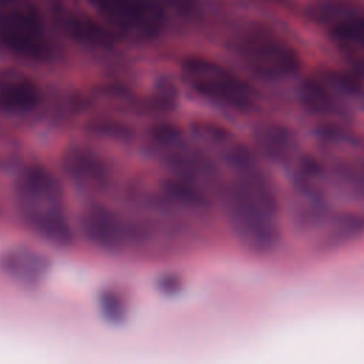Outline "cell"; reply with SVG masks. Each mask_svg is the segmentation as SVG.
<instances>
[{"mask_svg":"<svg viewBox=\"0 0 364 364\" xmlns=\"http://www.w3.org/2000/svg\"><path fill=\"white\" fill-rule=\"evenodd\" d=\"M208 152L218 169V186L228 222L249 249L267 250L277 239V205L273 189L249 149L223 131Z\"/></svg>","mask_w":364,"mask_h":364,"instance_id":"cell-1","label":"cell"},{"mask_svg":"<svg viewBox=\"0 0 364 364\" xmlns=\"http://www.w3.org/2000/svg\"><path fill=\"white\" fill-rule=\"evenodd\" d=\"M13 196L20 220L33 235L54 247L73 243L65 196L51 171L37 164L24 166L14 181Z\"/></svg>","mask_w":364,"mask_h":364,"instance_id":"cell-2","label":"cell"},{"mask_svg":"<svg viewBox=\"0 0 364 364\" xmlns=\"http://www.w3.org/2000/svg\"><path fill=\"white\" fill-rule=\"evenodd\" d=\"M183 84L210 105L245 114L256 104L253 87L226 65L200 55L186 57L181 64Z\"/></svg>","mask_w":364,"mask_h":364,"instance_id":"cell-3","label":"cell"},{"mask_svg":"<svg viewBox=\"0 0 364 364\" xmlns=\"http://www.w3.org/2000/svg\"><path fill=\"white\" fill-rule=\"evenodd\" d=\"M0 51L36 64L54 57V41L33 0H0Z\"/></svg>","mask_w":364,"mask_h":364,"instance_id":"cell-4","label":"cell"},{"mask_svg":"<svg viewBox=\"0 0 364 364\" xmlns=\"http://www.w3.org/2000/svg\"><path fill=\"white\" fill-rule=\"evenodd\" d=\"M230 47L245 68L266 81L284 80L296 74L301 65L296 47L276 30L260 23H252L235 34Z\"/></svg>","mask_w":364,"mask_h":364,"instance_id":"cell-5","label":"cell"},{"mask_svg":"<svg viewBox=\"0 0 364 364\" xmlns=\"http://www.w3.org/2000/svg\"><path fill=\"white\" fill-rule=\"evenodd\" d=\"M149 148L156 159L175 172L176 178L200 188L218 186L219 173L203 148L193 136H186L178 127L159 125L149 134Z\"/></svg>","mask_w":364,"mask_h":364,"instance_id":"cell-6","label":"cell"},{"mask_svg":"<svg viewBox=\"0 0 364 364\" xmlns=\"http://www.w3.org/2000/svg\"><path fill=\"white\" fill-rule=\"evenodd\" d=\"M112 28L129 40L161 36L176 9L175 0H85Z\"/></svg>","mask_w":364,"mask_h":364,"instance_id":"cell-7","label":"cell"},{"mask_svg":"<svg viewBox=\"0 0 364 364\" xmlns=\"http://www.w3.org/2000/svg\"><path fill=\"white\" fill-rule=\"evenodd\" d=\"M81 230L91 245L105 252L129 250L142 239L141 229L131 219L101 205L84 210Z\"/></svg>","mask_w":364,"mask_h":364,"instance_id":"cell-8","label":"cell"},{"mask_svg":"<svg viewBox=\"0 0 364 364\" xmlns=\"http://www.w3.org/2000/svg\"><path fill=\"white\" fill-rule=\"evenodd\" d=\"M311 16L343 48L364 54V9L344 0H317Z\"/></svg>","mask_w":364,"mask_h":364,"instance_id":"cell-9","label":"cell"},{"mask_svg":"<svg viewBox=\"0 0 364 364\" xmlns=\"http://www.w3.org/2000/svg\"><path fill=\"white\" fill-rule=\"evenodd\" d=\"M40 85L27 74L11 70H0V114L11 118L28 117L41 104Z\"/></svg>","mask_w":364,"mask_h":364,"instance_id":"cell-10","label":"cell"},{"mask_svg":"<svg viewBox=\"0 0 364 364\" xmlns=\"http://www.w3.org/2000/svg\"><path fill=\"white\" fill-rule=\"evenodd\" d=\"M61 165L67 178L80 189L100 191L108 183L107 164L88 148H68L63 155Z\"/></svg>","mask_w":364,"mask_h":364,"instance_id":"cell-11","label":"cell"},{"mask_svg":"<svg viewBox=\"0 0 364 364\" xmlns=\"http://www.w3.org/2000/svg\"><path fill=\"white\" fill-rule=\"evenodd\" d=\"M50 269V260L30 247H13L0 255V270L14 283L33 289L37 287Z\"/></svg>","mask_w":364,"mask_h":364,"instance_id":"cell-12","label":"cell"},{"mask_svg":"<svg viewBox=\"0 0 364 364\" xmlns=\"http://www.w3.org/2000/svg\"><path fill=\"white\" fill-rule=\"evenodd\" d=\"M98 304H100V311L107 321L112 324H119L125 320L128 307H127L125 299L119 294V291L112 289L104 290L100 294Z\"/></svg>","mask_w":364,"mask_h":364,"instance_id":"cell-13","label":"cell"},{"mask_svg":"<svg viewBox=\"0 0 364 364\" xmlns=\"http://www.w3.org/2000/svg\"><path fill=\"white\" fill-rule=\"evenodd\" d=\"M181 286H182V282L176 274H165L158 282V287L164 294H175L178 293Z\"/></svg>","mask_w":364,"mask_h":364,"instance_id":"cell-14","label":"cell"}]
</instances>
